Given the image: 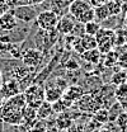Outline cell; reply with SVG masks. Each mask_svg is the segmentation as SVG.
<instances>
[{
    "mask_svg": "<svg viewBox=\"0 0 127 132\" xmlns=\"http://www.w3.org/2000/svg\"><path fill=\"white\" fill-rule=\"evenodd\" d=\"M116 126L117 128L121 132H127V113L126 112H122L121 114L118 116V118L116 119Z\"/></svg>",
    "mask_w": 127,
    "mask_h": 132,
    "instance_id": "cell-27",
    "label": "cell"
},
{
    "mask_svg": "<svg viewBox=\"0 0 127 132\" xmlns=\"http://www.w3.org/2000/svg\"><path fill=\"white\" fill-rule=\"evenodd\" d=\"M65 67H66L69 71H78L80 65H79V62H76V60L70 59V60H67V61L65 62Z\"/></svg>",
    "mask_w": 127,
    "mask_h": 132,
    "instance_id": "cell-32",
    "label": "cell"
},
{
    "mask_svg": "<svg viewBox=\"0 0 127 132\" xmlns=\"http://www.w3.org/2000/svg\"><path fill=\"white\" fill-rule=\"evenodd\" d=\"M69 112V111H67ZM67 112H65V113H61V116L57 118V123H56V127H59L60 130H66V128H69L71 125H73V121H71V118L69 117V113Z\"/></svg>",
    "mask_w": 127,
    "mask_h": 132,
    "instance_id": "cell-21",
    "label": "cell"
},
{
    "mask_svg": "<svg viewBox=\"0 0 127 132\" xmlns=\"http://www.w3.org/2000/svg\"><path fill=\"white\" fill-rule=\"evenodd\" d=\"M107 8L109 10V14L111 16H117L120 15V13L122 12V8H121V4L116 0H109L107 3Z\"/></svg>",
    "mask_w": 127,
    "mask_h": 132,
    "instance_id": "cell-26",
    "label": "cell"
},
{
    "mask_svg": "<svg viewBox=\"0 0 127 132\" xmlns=\"http://www.w3.org/2000/svg\"><path fill=\"white\" fill-rule=\"evenodd\" d=\"M84 61H86V62H90V64H93V65H97V64H99L102 60V53H100V51L98 48H94V50H89V51H85L81 56H80Z\"/></svg>",
    "mask_w": 127,
    "mask_h": 132,
    "instance_id": "cell-13",
    "label": "cell"
},
{
    "mask_svg": "<svg viewBox=\"0 0 127 132\" xmlns=\"http://www.w3.org/2000/svg\"><path fill=\"white\" fill-rule=\"evenodd\" d=\"M71 34L75 36V37L81 38V37L85 34V24H83V23H80V22H76L75 26H74V29H73Z\"/></svg>",
    "mask_w": 127,
    "mask_h": 132,
    "instance_id": "cell-29",
    "label": "cell"
},
{
    "mask_svg": "<svg viewBox=\"0 0 127 132\" xmlns=\"http://www.w3.org/2000/svg\"><path fill=\"white\" fill-rule=\"evenodd\" d=\"M117 65L120 66L121 70H127V51L122 52V53H120Z\"/></svg>",
    "mask_w": 127,
    "mask_h": 132,
    "instance_id": "cell-31",
    "label": "cell"
},
{
    "mask_svg": "<svg viewBox=\"0 0 127 132\" xmlns=\"http://www.w3.org/2000/svg\"><path fill=\"white\" fill-rule=\"evenodd\" d=\"M32 128H34V130H37V131H39V132H46L48 130V126H47V123H46V121H43V119H36L34 123L32 125Z\"/></svg>",
    "mask_w": 127,
    "mask_h": 132,
    "instance_id": "cell-30",
    "label": "cell"
},
{
    "mask_svg": "<svg viewBox=\"0 0 127 132\" xmlns=\"http://www.w3.org/2000/svg\"><path fill=\"white\" fill-rule=\"evenodd\" d=\"M89 8H92V4L88 0H74L69 5V14L73 18H75V20H76Z\"/></svg>",
    "mask_w": 127,
    "mask_h": 132,
    "instance_id": "cell-9",
    "label": "cell"
},
{
    "mask_svg": "<svg viewBox=\"0 0 127 132\" xmlns=\"http://www.w3.org/2000/svg\"><path fill=\"white\" fill-rule=\"evenodd\" d=\"M46 132H64V131L62 130H60L59 127H56V126H55V127H48V130Z\"/></svg>",
    "mask_w": 127,
    "mask_h": 132,
    "instance_id": "cell-35",
    "label": "cell"
},
{
    "mask_svg": "<svg viewBox=\"0 0 127 132\" xmlns=\"http://www.w3.org/2000/svg\"><path fill=\"white\" fill-rule=\"evenodd\" d=\"M114 99H116V102H118V103H122V102L127 100V82L120 85V86H116Z\"/></svg>",
    "mask_w": 127,
    "mask_h": 132,
    "instance_id": "cell-23",
    "label": "cell"
},
{
    "mask_svg": "<svg viewBox=\"0 0 127 132\" xmlns=\"http://www.w3.org/2000/svg\"><path fill=\"white\" fill-rule=\"evenodd\" d=\"M43 59H45V56L41 51H38L37 48H27L23 52L22 64L31 67V69H37L43 61Z\"/></svg>",
    "mask_w": 127,
    "mask_h": 132,
    "instance_id": "cell-6",
    "label": "cell"
},
{
    "mask_svg": "<svg viewBox=\"0 0 127 132\" xmlns=\"http://www.w3.org/2000/svg\"><path fill=\"white\" fill-rule=\"evenodd\" d=\"M123 47H125V50L127 51V41H126V43H125V46H123Z\"/></svg>",
    "mask_w": 127,
    "mask_h": 132,
    "instance_id": "cell-39",
    "label": "cell"
},
{
    "mask_svg": "<svg viewBox=\"0 0 127 132\" xmlns=\"http://www.w3.org/2000/svg\"><path fill=\"white\" fill-rule=\"evenodd\" d=\"M93 121L99 125H106L109 122V112L107 108H100L93 113Z\"/></svg>",
    "mask_w": 127,
    "mask_h": 132,
    "instance_id": "cell-16",
    "label": "cell"
},
{
    "mask_svg": "<svg viewBox=\"0 0 127 132\" xmlns=\"http://www.w3.org/2000/svg\"><path fill=\"white\" fill-rule=\"evenodd\" d=\"M27 105L32 107L34 109H38V107L46 102L45 98V86L43 85H38V84H32L31 86H28L24 92H23Z\"/></svg>",
    "mask_w": 127,
    "mask_h": 132,
    "instance_id": "cell-3",
    "label": "cell"
},
{
    "mask_svg": "<svg viewBox=\"0 0 127 132\" xmlns=\"http://www.w3.org/2000/svg\"><path fill=\"white\" fill-rule=\"evenodd\" d=\"M28 132H39V131H37V130H34V128H29Z\"/></svg>",
    "mask_w": 127,
    "mask_h": 132,
    "instance_id": "cell-37",
    "label": "cell"
},
{
    "mask_svg": "<svg viewBox=\"0 0 127 132\" xmlns=\"http://www.w3.org/2000/svg\"><path fill=\"white\" fill-rule=\"evenodd\" d=\"M109 0H90L89 3L92 4V6L95 8V6H99V5H104V4H107Z\"/></svg>",
    "mask_w": 127,
    "mask_h": 132,
    "instance_id": "cell-34",
    "label": "cell"
},
{
    "mask_svg": "<svg viewBox=\"0 0 127 132\" xmlns=\"http://www.w3.org/2000/svg\"><path fill=\"white\" fill-rule=\"evenodd\" d=\"M59 19H60V16L52 10H41L38 13V16H37L34 23L39 29H43V31L48 32V31L56 29Z\"/></svg>",
    "mask_w": 127,
    "mask_h": 132,
    "instance_id": "cell-4",
    "label": "cell"
},
{
    "mask_svg": "<svg viewBox=\"0 0 127 132\" xmlns=\"http://www.w3.org/2000/svg\"><path fill=\"white\" fill-rule=\"evenodd\" d=\"M53 114V109H52V104L48 102H43L38 109H37V119H43L46 121Z\"/></svg>",
    "mask_w": 127,
    "mask_h": 132,
    "instance_id": "cell-14",
    "label": "cell"
},
{
    "mask_svg": "<svg viewBox=\"0 0 127 132\" xmlns=\"http://www.w3.org/2000/svg\"><path fill=\"white\" fill-rule=\"evenodd\" d=\"M18 24H19V22L17 20V18L10 10L4 13L3 15H0V29L4 32H12L13 29H15L18 27Z\"/></svg>",
    "mask_w": 127,
    "mask_h": 132,
    "instance_id": "cell-10",
    "label": "cell"
},
{
    "mask_svg": "<svg viewBox=\"0 0 127 132\" xmlns=\"http://www.w3.org/2000/svg\"><path fill=\"white\" fill-rule=\"evenodd\" d=\"M66 1H67V3H69V4H70V3H73V1H74V0H66Z\"/></svg>",
    "mask_w": 127,
    "mask_h": 132,
    "instance_id": "cell-40",
    "label": "cell"
},
{
    "mask_svg": "<svg viewBox=\"0 0 127 132\" xmlns=\"http://www.w3.org/2000/svg\"><path fill=\"white\" fill-rule=\"evenodd\" d=\"M94 14H95V20L102 23V22H106L107 19L111 18L109 14V10L107 8V4L104 5H99V6H95L94 8Z\"/></svg>",
    "mask_w": 127,
    "mask_h": 132,
    "instance_id": "cell-15",
    "label": "cell"
},
{
    "mask_svg": "<svg viewBox=\"0 0 127 132\" xmlns=\"http://www.w3.org/2000/svg\"><path fill=\"white\" fill-rule=\"evenodd\" d=\"M0 89H1L3 95H4L5 99L6 98L9 99V98H12V97H14V95H18V94L23 93L22 89H20L19 81L17 79H12V78L8 81L3 82V85L0 86Z\"/></svg>",
    "mask_w": 127,
    "mask_h": 132,
    "instance_id": "cell-8",
    "label": "cell"
},
{
    "mask_svg": "<svg viewBox=\"0 0 127 132\" xmlns=\"http://www.w3.org/2000/svg\"><path fill=\"white\" fill-rule=\"evenodd\" d=\"M121 104V107H122V111L123 112H126L127 113V100H125V102H122V103H120Z\"/></svg>",
    "mask_w": 127,
    "mask_h": 132,
    "instance_id": "cell-36",
    "label": "cell"
},
{
    "mask_svg": "<svg viewBox=\"0 0 127 132\" xmlns=\"http://www.w3.org/2000/svg\"><path fill=\"white\" fill-rule=\"evenodd\" d=\"M102 28L100 23L97 22V20H92V22H88L85 23V34H89V36H95L97 33L99 32V29Z\"/></svg>",
    "mask_w": 127,
    "mask_h": 132,
    "instance_id": "cell-24",
    "label": "cell"
},
{
    "mask_svg": "<svg viewBox=\"0 0 127 132\" xmlns=\"http://www.w3.org/2000/svg\"><path fill=\"white\" fill-rule=\"evenodd\" d=\"M100 132H112V131H111V130H102Z\"/></svg>",
    "mask_w": 127,
    "mask_h": 132,
    "instance_id": "cell-38",
    "label": "cell"
},
{
    "mask_svg": "<svg viewBox=\"0 0 127 132\" xmlns=\"http://www.w3.org/2000/svg\"><path fill=\"white\" fill-rule=\"evenodd\" d=\"M45 98H46V102L48 103H55L60 99H62V95H64V90H61L60 88L52 85L51 82H46L45 85Z\"/></svg>",
    "mask_w": 127,
    "mask_h": 132,
    "instance_id": "cell-12",
    "label": "cell"
},
{
    "mask_svg": "<svg viewBox=\"0 0 127 132\" xmlns=\"http://www.w3.org/2000/svg\"><path fill=\"white\" fill-rule=\"evenodd\" d=\"M36 119H37V109L26 105V108L23 109V122L22 123H31L32 126Z\"/></svg>",
    "mask_w": 127,
    "mask_h": 132,
    "instance_id": "cell-19",
    "label": "cell"
},
{
    "mask_svg": "<svg viewBox=\"0 0 127 132\" xmlns=\"http://www.w3.org/2000/svg\"><path fill=\"white\" fill-rule=\"evenodd\" d=\"M71 107L70 103H67L65 99H60L55 103H52V109H53V113H65L69 111V108Z\"/></svg>",
    "mask_w": 127,
    "mask_h": 132,
    "instance_id": "cell-22",
    "label": "cell"
},
{
    "mask_svg": "<svg viewBox=\"0 0 127 132\" xmlns=\"http://www.w3.org/2000/svg\"><path fill=\"white\" fill-rule=\"evenodd\" d=\"M116 32V46H125L127 41V29H117Z\"/></svg>",
    "mask_w": 127,
    "mask_h": 132,
    "instance_id": "cell-28",
    "label": "cell"
},
{
    "mask_svg": "<svg viewBox=\"0 0 127 132\" xmlns=\"http://www.w3.org/2000/svg\"><path fill=\"white\" fill-rule=\"evenodd\" d=\"M75 23H76L75 18H73L67 13L65 15L60 16L56 29H57V32L60 33V34H62V36H69V34H71V32H73Z\"/></svg>",
    "mask_w": 127,
    "mask_h": 132,
    "instance_id": "cell-7",
    "label": "cell"
},
{
    "mask_svg": "<svg viewBox=\"0 0 127 132\" xmlns=\"http://www.w3.org/2000/svg\"><path fill=\"white\" fill-rule=\"evenodd\" d=\"M97 43H98V50L100 51L102 55H106L114 48L116 46V32L109 28H100L99 32L95 34Z\"/></svg>",
    "mask_w": 127,
    "mask_h": 132,
    "instance_id": "cell-2",
    "label": "cell"
},
{
    "mask_svg": "<svg viewBox=\"0 0 127 132\" xmlns=\"http://www.w3.org/2000/svg\"><path fill=\"white\" fill-rule=\"evenodd\" d=\"M111 82L114 86H120L122 84L127 82V71L126 70H118L116 72H113V75L111 76Z\"/></svg>",
    "mask_w": 127,
    "mask_h": 132,
    "instance_id": "cell-17",
    "label": "cell"
},
{
    "mask_svg": "<svg viewBox=\"0 0 127 132\" xmlns=\"http://www.w3.org/2000/svg\"><path fill=\"white\" fill-rule=\"evenodd\" d=\"M5 3H6V5H8V8H9L10 10L17 8V6L19 5V0H5Z\"/></svg>",
    "mask_w": 127,
    "mask_h": 132,
    "instance_id": "cell-33",
    "label": "cell"
},
{
    "mask_svg": "<svg viewBox=\"0 0 127 132\" xmlns=\"http://www.w3.org/2000/svg\"><path fill=\"white\" fill-rule=\"evenodd\" d=\"M118 56H120V53L116 52L114 50L107 52V53L104 55V57H103V64H104V66H106V67H113L114 65H117V62H118Z\"/></svg>",
    "mask_w": 127,
    "mask_h": 132,
    "instance_id": "cell-20",
    "label": "cell"
},
{
    "mask_svg": "<svg viewBox=\"0 0 127 132\" xmlns=\"http://www.w3.org/2000/svg\"><path fill=\"white\" fill-rule=\"evenodd\" d=\"M80 42H81V45H83V47H84L85 51L98 48V43H97V38H95V36L84 34V36L80 38Z\"/></svg>",
    "mask_w": 127,
    "mask_h": 132,
    "instance_id": "cell-18",
    "label": "cell"
},
{
    "mask_svg": "<svg viewBox=\"0 0 127 132\" xmlns=\"http://www.w3.org/2000/svg\"><path fill=\"white\" fill-rule=\"evenodd\" d=\"M14 16L17 18L18 22L20 23H26L29 24L36 22L37 16H38V10L36 9V5H18L17 8L10 10Z\"/></svg>",
    "mask_w": 127,
    "mask_h": 132,
    "instance_id": "cell-5",
    "label": "cell"
},
{
    "mask_svg": "<svg viewBox=\"0 0 127 132\" xmlns=\"http://www.w3.org/2000/svg\"><path fill=\"white\" fill-rule=\"evenodd\" d=\"M84 94H85L84 90L80 88L79 85H75V84H74V85L67 86V89L64 92L62 99H65L67 103H70V104L73 105L74 103H78V100H79Z\"/></svg>",
    "mask_w": 127,
    "mask_h": 132,
    "instance_id": "cell-11",
    "label": "cell"
},
{
    "mask_svg": "<svg viewBox=\"0 0 127 132\" xmlns=\"http://www.w3.org/2000/svg\"><path fill=\"white\" fill-rule=\"evenodd\" d=\"M27 102L23 93L9 98L0 108V119L4 123L18 126L23 122V109L26 108Z\"/></svg>",
    "mask_w": 127,
    "mask_h": 132,
    "instance_id": "cell-1",
    "label": "cell"
},
{
    "mask_svg": "<svg viewBox=\"0 0 127 132\" xmlns=\"http://www.w3.org/2000/svg\"><path fill=\"white\" fill-rule=\"evenodd\" d=\"M92 20H95V14H94V8H89L88 10H85L81 15L76 19V22H80L83 24L88 23V22H92Z\"/></svg>",
    "mask_w": 127,
    "mask_h": 132,
    "instance_id": "cell-25",
    "label": "cell"
}]
</instances>
